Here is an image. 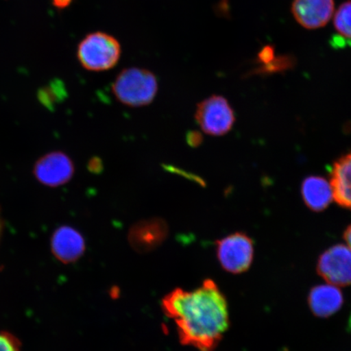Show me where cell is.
<instances>
[{
  "mask_svg": "<svg viewBox=\"0 0 351 351\" xmlns=\"http://www.w3.org/2000/svg\"><path fill=\"white\" fill-rule=\"evenodd\" d=\"M162 309L173 320L181 343L199 351H214L230 326L226 298L210 279L193 291L173 289L162 300Z\"/></svg>",
  "mask_w": 351,
  "mask_h": 351,
  "instance_id": "obj_1",
  "label": "cell"
},
{
  "mask_svg": "<svg viewBox=\"0 0 351 351\" xmlns=\"http://www.w3.org/2000/svg\"><path fill=\"white\" fill-rule=\"evenodd\" d=\"M159 83L157 77L147 69L131 67L123 69L112 85L114 96L123 105L142 108L155 100Z\"/></svg>",
  "mask_w": 351,
  "mask_h": 351,
  "instance_id": "obj_2",
  "label": "cell"
},
{
  "mask_svg": "<svg viewBox=\"0 0 351 351\" xmlns=\"http://www.w3.org/2000/svg\"><path fill=\"white\" fill-rule=\"evenodd\" d=\"M79 63L87 71L104 72L119 62L121 47L116 38L106 33L87 34L77 47Z\"/></svg>",
  "mask_w": 351,
  "mask_h": 351,
  "instance_id": "obj_3",
  "label": "cell"
},
{
  "mask_svg": "<svg viewBox=\"0 0 351 351\" xmlns=\"http://www.w3.org/2000/svg\"><path fill=\"white\" fill-rule=\"evenodd\" d=\"M195 121L204 134L221 137L232 129L235 123L234 109L221 95H213L197 104Z\"/></svg>",
  "mask_w": 351,
  "mask_h": 351,
  "instance_id": "obj_4",
  "label": "cell"
},
{
  "mask_svg": "<svg viewBox=\"0 0 351 351\" xmlns=\"http://www.w3.org/2000/svg\"><path fill=\"white\" fill-rule=\"evenodd\" d=\"M217 256L228 273L243 274L249 269L253 261V241L243 232L226 236L217 241Z\"/></svg>",
  "mask_w": 351,
  "mask_h": 351,
  "instance_id": "obj_5",
  "label": "cell"
},
{
  "mask_svg": "<svg viewBox=\"0 0 351 351\" xmlns=\"http://www.w3.org/2000/svg\"><path fill=\"white\" fill-rule=\"evenodd\" d=\"M317 270L328 284L348 287L351 285V249L343 244L328 249L319 258Z\"/></svg>",
  "mask_w": 351,
  "mask_h": 351,
  "instance_id": "obj_6",
  "label": "cell"
},
{
  "mask_svg": "<svg viewBox=\"0 0 351 351\" xmlns=\"http://www.w3.org/2000/svg\"><path fill=\"white\" fill-rule=\"evenodd\" d=\"M75 166L68 155L53 152L44 156L34 167V175L39 182L50 187H58L71 181Z\"/></svg>",
  "mask_w": 351,
  "mask_h": 351,
  "instance_id": "obj_7",
  "label": "cell"
},
{
  "mask_svg": "<svg viewBox=\"0 0 351 351\" xmlns=\"http://www.w3.org/2000/svg\"><path fill=\"white\" fill-rule=\"evenodd\" d=\"M169 234L168 223L163 219L153 217L135 223L130 228L128 240L135 252L145 254L160 247Z\"/></svg>",
  "mask_w": 351,
  "mask_h": 351,
  "instance_id": "obj_8",
  "label": "cell"
},
{
  "mask_svg": "<svg viewBox=\"0 0 351 351\" xmlns=\"http://www.w3.org/2000/svg\"><path fill=\"white\" fill-rule=\"evenodd\" d=\"M335 0H293L291 11L302 27L315 29L324 27L335 12Z\"/></svg>",
  "mask_w": 351,
  "mask_h": 351,
  "instance_id": "obj_9",
  "label": "cell"
},
{
  "mask_svg": "<svg viewBox=\"0 0 351 351\" xmlns=\"http://www.w3.org/2000/svg\"><path fill=\"white\" fill-rule=\"evenodd\" d=\"M86 250V241L81 232L70 226L57 229L51 239L52 254L64 263H72L80 258Z\"/></svg>",
  "mask_w": 351,
  "mask_h": 351,
  "instance_id": "obj_10",
  "label": "cell"
},
{
  "mask_svg": "<svg viewBox=\"0 0 351 351\" xmlns=\"http://www.w3.org/2000/svg\"><path fill=\"white\" fill-rule=\"evenodd\" d=\"M344 298L336 285L331 284L317 285L311 289L308 304L311 311L318 317H331L341 309Z\"/></svg>",
  "mask_w": 351,
  "mask_h": 351,
  "instance_id": "obj_11",
  "label": "cell"
},
{
  "mask_svg": "<svg viewBox=\"0 0 351 351\" xmlns=\"http://www.w3.org/2000/svg\"><path fill=\"white\" fill-rule=\"evenodd\" d=\"M301 194L306 207L314 212H322L327 208L333 199L330 182L319 176H310L304 179Z\"/></svg>",
  "mask_w": 351,
  "mask_h": 351,
  "instance_id": "obj_12",
  "label": "cell"
},
{
  "mask_svg": "<svg viewBox=\"0 0 351 351\" xmlns=\"http://www.w3.org/2000/svg\"><path fill=\"white\" fill-rule=\"evenodd\" d=\"M330 184L333 199L341 207L351 209V152L333 164Z\"/></svg>",
  "mask_w": 351,
  "mask_h": 351,
  "instance_id": "obj_13",
  "label": "cell"
},
{
  "mask_svg": "<svg viewBox=\"0 0 351 351\" xmlns=\"http://www.w3.org/2000/svg\"><path fill=\"white\" fill-rule=\"evenodd\" d=\"M333 25L342 37L351 39V0L341 4L333 19Z\"/></svg>",
  "mask_w": 351,
  "mask_h": 351,
  "instance_id": "obj_14",
  "label": "cell"
},
{
  "mask_svg": "<svg viewBox=\"0 0 351 351\" xmlns=\"http://www.w3.org/2000/svg\"><path fill=\"white\" fill-rule=\"evenodd\" d=\"M40 97L44 104L51 105L58 100L57 98L64 97V87L63 85L59 84L51 85L41 92Z\"/></svg>",
  "mask_w": 351,
  "mask_h": 351,
  "instance_id": "obj_15",
  "label": "cell"
},
{
  "mask_svg": "<svg viewBox=\"0 0 351 351\" xmlns=\"http://www.w3.org/2000/svg\"><path fill=\"white\" fill-rule=\"evenodd\" d=\"M0 351H21L19 340L12 333L0 332Z\"/></svg>",
  "mask_w": 351,
  "mask_h": 351,
  "instance_id": "obj_16",
  "label": "cell"
},
{
  "mask_svg": "<svg viewBox=\"0 0 351 351\" xmlns=\"http://www.w3.org/2000/svg\"><path fill=\"white\" fill-rule=\"evenodd\" d=\"M274 58V47L269 46L263 48L261 53L258 54V59H260L261 62L263 63V65L270 63Z\"/></svg>",
  "mask_w": 351,
  "mask_h": 351,
  "instance_id": "obj_17",
  "label": "cell"
},
{
  "mask_svg": "<svg viewBox=\"0 0 351 351\" xmlns=\"http://www.w3.org/2000/svg\"><path fill=\"white\" fill-rule=\"evenodd\" d=\"M187 143L192 147H197L202 143V136L199 132H190L187 135Z\"/></svg>",
  "mask_w": 351,
  "mask_h": 351,
  "instance_id": "obj_18",
  "label": "cell"
},
{
  "mask_svg": "<svg viewBox=\"0 0 351 351\" xmlns=\"http://www.w3.org/2000/svg\"><path fill=\"white\" fill-rule=\"evenodd\" d=\"M73 0H52V4L58 10H64V8L70 6Z\"/></svg>",
  "mask_w": 351,
  "mask_h": 351,
  "instance_id": "obj_19",
  "label": "cell"
},
{
  "mask_svg": "<svg viewBox=\"0 0 351 351\" xmlns=\"http://www.w3.org/2000/svg\"><path fill=\"white\" fill-rule=\"evenodd\" d=\"M344 239L346 244H348V247L351 249V226L346 230Z\"/></svg>",
  "mask_w": 351,
  "mask_h": 351,
  "instance_id": "obj_20",
  "label": "cell"
},
{
  "mask_svg": "<svg viewBox=\"0 0 351 351\" xmlns=\"http://www.w3.org/2000/svg\"><path fill=\"white\" fill-rule=\"evenodd\" d=\"M0 232H1V221H0Z\"/></svg>",
  "mask_w": 351,
  "mask_h": 351,
  "instance_id": "obj_21",
  "label": "cell"
}]
</instances>
